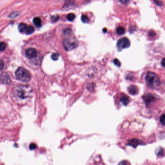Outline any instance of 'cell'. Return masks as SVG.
Returning <instances> with one entry per match:
<instances>
[{
  "label": "cell",
  "mask_w": 165,
  "mask_h": 165,
  "mask_svg": "<svg viewBox=\"0 0 165 165\" xmlns=\"http://www.w3.org/2000/svg\"><path fill=\"white\" fill-rule=\"evenodd\" d=\"M113 63L115 64V65L118 67H120V62L119 61V60L117 59H115L113 60Z\"/></svg>",
  "instance_id": "23"
},
{
  "label": "cell",
  "mask_w": 165,
  "mask_h": 165,
  "mask_svg": "<svg viewBox=\"0 0 165 165\" xmlns=\"http://www.w3.org/2000/svg\"><path fill=\"white\" fill-rule=\"evenodd\" d=\"M155 3L156 4V5H159V6H161V5H162L163 4L161 2L160 0H153Z\"/></svg>",
  "instance_id": "26"
},
{
  "label": "cell",
  "mask_w": 165,
  "mask_h": 165,
  "mask_svg": "<svg viewBox=\"0 0 165 165\" xmlns=\"http://www.w3.org/2000/svg\"><path fill=\"white\" fill-rule=\"evenodd\" d=\"M161 64H162V65L164 68H165V58L163 59L162 60V62H161Z\"/></svg>",
  "instance_id": "28"
},
{
  "label": "cell",
  "mask_w": 165,
  "mask_h": 165,
  "mask_svg": "<svg viewBox=\"0 0 165 165\" xmlns=\"http://www.w3.org/2000/svg\"><path fill=\"white\" fill-rule=\"evenodd\" d=\"M75 18H76V15L74 14L70 13L67 15V18L69 21H72L75 19Z\"/></svg>",
  "instance_id": "13"
},
{
  "label": "cell",
  "mask_w": 165,
  "mask_h": 165,
  "mask_svg": "<svg viewBox=\"0 0 165 165\" xmlns=\"http://www.w3.org/2000/svg\"><path fill=\"white\" fill-rule=\"evenodd\" d=\"M130 46V42L129 40L126 38L124 37L120 39L117 42V47L119 49H124L128 48Z\"/></svg>",
  "instance_id": "5"
},
{
  "label": "cell",
  "mask_w": 165,
  "mask_h": 165,
  "mask_svg": "<svg viewBox=\"0 0 165 165\" xmlns=\"http://www.w3.org/2000/svg\"><path fill=\"white\" fill-rule=\"evenodd\" d=\"M120 101L123 104V105H124V106H127L129 102V97L126 95L123 96L122 98H120Z\"/></svg>",
  "instance_id": "11"
},
{
  "label": "cell",
  "mask_w": 165,
  "mask_h": 165,
  "mask_svg": "<svg viewBox=\"0 0 165 165\" xmlns=\"http://www.w3.org/2000/svg\"><path fill=\"white\" fill-rule=\"evenodd\" d=\"M34 31H35V29L34 27L31 26H28L26 34H27V35H31V34H32Z\"/></svg>",
  "instance_id": "14"
},
{
  "label": "cell",
  "mask_w": 165,
  "mask_h": 165,
  "mask_svg": "<svg viewBox=\"0 0 165 165\" xmlns=\"http://www.w3.org/2000/svg\"><path fill=\"white\" fill-rule=\"evenodd\" d=\"M33 23L35 24L36 27H40L42 25V21L40 18L36 17L34 18L33 19Z\"/></svg>",
  "instance_id": "10"
},
{
  "label": "cell",
  "mask_w": 165,
  "mask_h": 165,
  "mask_svg": "<svg viewBox=\"0 0 165 165\" xmlns=\"http://www.w3.org/2000/svg\"><path fill=\"white\" fill-rule=\"evenodd\" d=\"M27 27L28 26L25 23H20L18 26V31L21 33H26L27 31Z\"/></svg>",
  "instance_id": "8"
},
{
  "label": "cell",
  "mask_w": 165,
  "mask_h": 165,
  "mask_svg": "<svg viewBox=\"0 0 165 165\" xmlns=\"http://www.w3.org/2000/svg\"><path fill=\"white\" fill-rule=\"evenodd\" d=\"M78 40L71 36L64 39L63 43V47L67 51H71L75 49L78 47Z\"/></svg>",
  "instance_id": "4"
},
{
  "label": "cell",
  "mask_w": 165,
  "mask_h": 165,
  "mask_svg": "<svg viewBox=\"0 0 165 165\" xmlns=\"http://www.w3.org/2000/svg\"><path fill=\"white\" fill-rule=\"evenodd\" d=\"M64 35H65V36H71V35L72 32V31L70 30V29H66V30H65L64 31Z\"/></svg>",
  "instance_id": "18"
},
{
  "label": "cell",
  "mask_w": 165,
  "mask_h": 165,
  "mask_svg": "<svg viewBox=\"0 0 165 165\" xmlns=\"http://www.w3.org/2000/svg\"><path fill=\"white\" fill-rule=\"evenodd\" d=\"M156 32L153 31H151L149 32V36L150 37H153L156 36Z\"/></svg>",
  "instance_id": "25"
},
{
  "label": "cell",
  "mask_w": 165,
  "mask_h": 165,
  "mask_svg": "<svg viewBox=\"0 0 165 165\" xmlns=\"http://www.w3.org/2000/svg\"><path fill=\"white\" fill-rule=\"evenodd\" d=\"M119 1L122 4L125 5V4H127L129 2V0H119Z\"/></svg>",
  "instance_id": "27"
},
{
  "label": "cell",
  "mask_w": 165,
  "mask_h": 165,
  "mask_svg": "<svg viewBox=\"0 0 165 165\" xmlns=\"http://www.w3.org/2000/svg\"><path fill=\"white\" fill-rule=\"evenodd\" d=\"M138 140H137V139H133L132 140H131L130 142V144L133 146V147H136L137 146L135 144L136 143H137L138 144Z\"/></svg>",
  "instance_id": "17"
},
{
  "label": "cell",
  "mask_w": 165,
  "mask_h": 165,
  "mask_svg": "<svg viewBox=\"0 0 165 165\" xmlns=\"http://www.w3.org/2000/svg\"><path fill=\"white\" fill-rule=\"evenodd\" d=\"M81 19L83 23H89V18H88V17L86 15H83L81 16Z\"/></svg>",
  "instance_id": "15"
},
{
  "label": "cell",
  "mask_w": 165,
  "mask_h": 165,
  "mask_svg": "<svg viewBox=\"0 0 165 165\" xmlns=\"http://www.w3.org/2000/svg\"><path fill=\"white\" fill-rule=\"evenodd\" d=\"M116 32L119 35H123L125 33V29L124 27L119 26L117 28Z\"/></svg>",
  "instance_id": "12"
},
{
  "label": "cell",
  "mask_w": 165,
  "mask_h": 165,
  "mask_svg": "<svg viewBox=\"0 0 165 165\" xmlns=\"http://www.w3.org/2000/svg\"><path fill=\"white\" fill-rule=\"evenodd\" d=\"M16 93L18 97L24 99L27 98L30 95L31 93V89L28 86L20 85L17 87Z\"/></svg>",
  "instance_id": "3"
},
{
  "label": "cell",
  "mask_w": 165,
  "mask_h": 165,
  "mask_svg": "<svg viewBox=\"0 0 165 165\" xmlns=\"http://www.w3.org/2000/svg\"><path fill=\"white\" fill-rule=\"evenodd\" d=\"M145 81L149 87L153 89L158 87L160 83L159 77L156 73L152 72L148 73L145 77Z\"/></svg>",
  "instance_id": "1"
},
{
  "label": "cell",
  "mask_w": 165,
  "mask_h": 165,
  "mask_svg": "<svg viewBox=\"0 0 165 165\" xmlns=\"http://www.w3.org/2000/svg\"><path fill=\"white\" fill-rule=\"evenodd\" d=\"M160 122L162 125H165V114H163L160 118Z\"/></svg>",
  "instance_id": "19"
},
{
  "label": "cell",
  "mask_w": 165,
  "mask_h": 165,
  "mask_svg": "<svg viewBox=\"0 0 165 165\" xmlns=\"http://www.w3.org/2000/svg\"><path fill=\"white\" fill-rule=\"evenodd\" d=\"M51 58L54 60V61H57L58 60V59L59 58V54L56 53L52 54L51 56Z\"/></svg>",
  "instance_id": "16"
},
{
  "label": "cell",
  "mask_w": 165,
  "mask_h": 165,
  "mask_svg": "<svg viewBox=\"0 0 165 165\" xmlns=\"http://www.w3.org/2000/svg\"><path fill=\"white\" fill-rule=\"evenodd\" d=\"M17 79L20 81L27 82L31 79V75L26 69L23 67H19L15 72Z\"/></svg>",
  "instance_id": "2"
},
{
  "label": "cell",
  "mask_w": 165,
  "mask_h": 165,
  "mask_svg": "<svg viewBox=\"0 0 165 165\" xmlns=\"http://www.w3.org/2000/svg\"><path fill=\"white\" fill-rule=\"evenodd\" d=\"M36 145L35 143H31L30 144V145H29V149L30 150H35L36 148Z\"/></svg>",
  "instance_id": "22"
},
{
  "label": "cell",
  "mask_w": 165,
  "mask_h": 165,
  "mask_svg": "<svg viewBox=\"0 0 165 165\" xmlns=\"http://www.w3.org/2000/svg\"><path fill=\"white\" fill-rule=\"evenodd\" d=\"M0 47H1V48H0V50H1V51H4V50L5 49V48H6V44H5V43H4V42H2L1 43Z\"/></svg>",
  "instance_id": "20"
},
{
  "label": "cell",
  "mask_w": 165,
  "mask_h": 165,
  "mask_svg": "<svg viewBox=\"0 0 165 165\" xmlns=\"http://www.w3.org/2000/svg\"><path fill=\"white\" fill-rule=\"evenodd\" d=\"M37 51L34 48H29L25 51V55L29 59L35 58L37 56Z\"/></svg>",
  "instance_id": "6"
},
{
  "label": "cell",
  "mask_w": 165,
  "mask_h": 165,
  "mask_svg": "<svg viewBox=\"0 0 165 165\" xmlns=\"http://www.w3.org/2000/svg\"><path fill=\"white\" fill-rule=\"evenodd\" d=\"M128 91L129 94L132 95H135L138 93V88L135 85H130L128 88Z\"/></svg>",
  "instance_id": "9"
},
{
  "label": "cell",
  "mask_w": 165,
  "mask_h": 165,
  "mask_svg": "<svg viewBox=\"0 0 165 165\" xmlns=\"http://www.w3.org/2000/svg\"><path fill=\"white\" fill-rule=\"evenodd\" d=\"M154 99H155L154 96L150 94L145 95L143 97V100H144V102L146 104H149V103L152 102L153 101Z\"/></svg>",
  "instance_id": "7"
},
{
  "label": "cell",
  "mask_w": 165,
  "mask_h": 165,
  "mask_svg": "<svg viewBox=\"0 0 165 165\" xmlns=\"http://www.w3.org/2000/svg\"><path fill=\"white\" fill-rule=\"evenodd\" d=\"M51 20L53 21V22H56L57 21L59 20V16H52L51 17Z\"/></svg>",
  "instance_id": "24"
},
{
  "label": "cell",
  "mask_w": 165,
  "mask_h": 165,
  "mask_svg": "<svg viewBox=\"0 0 165 165\" xmlns=\"http://www.w3.org/2000/svg\"><path fill=\"white\" fill-rule=\"evenodd\" d=\"M18 15H19V13H18V12H13V13L10 14V15L9 16V18H16L18 16Z\"/></svg>",
  "instance_id": "21"
}]
</instances>
